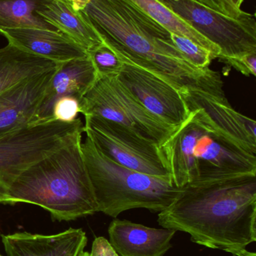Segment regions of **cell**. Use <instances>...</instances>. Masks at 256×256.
Returning <instances> with one entry per match:
<instances>
[{
    "label": "cell",
    "mask_w": 256,
    "mask_h": 256,
    "mask_svg": "<svg viewBox=\"0 0 256 256\" xmlns=\"http://www.w3.org/2000/svg\"><path fill=\"white\" fill-rule=\"evenodd\" d=\"M197 179L208 182L240 174H256V156L240 148L213 127L194 148Z\"/></svg>",
    "instance_id": "10"
},
{
    "label": "cell",
    "mask_w": 256,
    "mask_h": 256,
    "mask_svg": "<svg viewBox=\"0 0 256 256\" xmlns=\"http://www.w3.org/2000/svg\"><path fill=\"white\" fill-rule=\"evenodd\" d=\"M81 256H90V252H85V251H84Z\"/></svg>",
    "instance_id": "30"
},
{
    "label": "cell",
    "mask_w": 256,
    "mask_h": 256,
    "mask_svg": "<svg viewBox=\"0 0 256 256\" xmlns=\"http://www.w3.org/2000/svg\"><path fill=\"white\" fill-rule=\"evenodd\" d=\"M84 132L114 162L144 174L170 176L160 147L129 128L99 117L86 116Z\"/></svg>",
    "instance_id": "6"
},
{
    "label": "cell",
    "mask_w": 256,
    "mask_h": 256,
    "mask_svg": "<svg viewBox=\"0 0 256 256\" xmlns=\"http://www.w3.org/2000/svg\"><path fill=\"white\" fill-rule=\"evenodd\" d=\"M220 61L235 68L246 76L256 75V52L237 57L219 58Z\"/></svg>",
    "instance_id": "26"
},
{
    "label": "cell",
    "mask_w": 256,
    "mask_h": 256,
    "mask_svg": "<svg viewBox=\"0 0 256 256\" xmlns=\"http://www.w3.org/2000/svg\"><path fill=\"white\" fill-rule=\"evenodd\" d=\"M188 109H199L212 127L245 152L256 156V123L233 109L226 98H220L199 90L182 92Z\"/></svg>",
    "instance_id": "11"
},
{
    "label": "cell",
    "mask_w": 256,
    "mask_h": 256,
    "mask_svg": "<svg viewBox=\"0 0 256 256\" xmlns=\"http://www.w3.org/2000/svg\"><path fill=\"white\" fill-rule=\"evenodd\" d=\"M176 232L114 220L108 228V242L120 256H163L172 246L171 240Z\"/></svg>",
    "instance_id": "16"
},
{
    "label": "cell",
    "mask_w": 256,
    "mask_h": 256,
    "mask_svg": "<svg viewBox=\"0 0 256 256\" xmlns=\"http://www.w3.org/2000/svg\"><path fill=\"white\" fill-rule=\"evenodd\" d=\"M171 38L182 56L198 68H208L211 62L217 58L211 51L188 38L171 32Z\"/></svg>",
    "instance_id": "22"
},
{
    "label": "cell",
    "mask_w": 256,
    "mask_h": 256,
    "mask_svg": "<svg viewBox=\"0 0 256 256\" xmlns=\"http://www.w3.org/2000/svg\"><path fill=\"white\" fill-rule=\"evenodd\" d=\"M81 142L80 138L0 174V204H36L57 221L75 220L98 212Z\"/></svg>",
    "instance_id": "3"
},
{
    "label": "cell",
    "mask_w": 256,
    "mask_h": 256,
    "mask_svg": "<svg viewBox=\"0 0 256 256\" xmlns=\"http://www.w3.org/2000/svg\"><path fill=\"white\" fill-rule=\"evenodd\" d=\"M158 222L187 233L194 243L239 256L256 240V174L191 182L159 212Z\"/></svg>",
    "instance_id": "2"
},
{
    "label": "cell",
    "mask_w": 256,
    "mask_h": 256,
    "mask_svg": "<svg viewBox=\"0 0 256 256\" xmlns=\"http://www.w3.org/2000/svg\"><path fill=\"white\" fill-rule=\"evenodd\" d=\"M144 12L147 16L154 20L158 24L165 27L170 32L184 36L201 46L207 48L219 58L220 49L214 44L206 38L202 34L189 26L184 21L174 14L158 0H128Z\"/></svg>",
    "instance_id": "21"
},
{
    "label": "cell",
    "mask_w": 256,
    "mask_h": 256,
    "mask_svg": "<svg viewBox=\"0 0 256 256\" xmlns=\"http://www.w3.org/2000/svg\"><path fill=\"white\" fill-rule=\"evenodd\" d=\"M121 60L117 79L147 111L173 128L186 121L190 112L178 88L156 72Z\"/></svg>",
    "instance_id": "9"
},
{
    "label": "cell",
    "mask_w": 256,
    "mask_h": 256,
    "mask_svg": "<svg viewBox=\"0 0 256 256\" xmlns=\"http://www.w3.org/2000/svg\"><path fill=\"white\" fill-rule=\"evenodd\" d=\"M84 124L53 121L29 126L0 137V174L35 162L82 138Z\"/></svg>",
    "instance_id": "8"
},
{
    "label": "cell",
    "mask_w": 256,
    "mask_h": 256,
    "mask_svg": "<svg viewBox=\"0 0 256 256\" xmlns=\"http://www.w3.org/2000/svg\"><path fill=\"white\" fill-rule=\"evenodd\" d=\"M97 78V72L89 56L60 63L44 93L30 126L53 122V108L57 100L68 96L82 100Z\"/></svg>",
    "instance_id": "13"
},
{
    "label": "cell",
    "mask_w": 256,
    "mask_h": 256,
    "mask_svg": "<svg viewBox=\"0 0 256 256\" xmlns=\"http://www.w3.org/2000/svg\"><path fill=\"white\" fill-rule=\"evenodd\" d=\"M220 49L219 58L256 52L255 16L235 20L195 0H158Z\"/></svg>",
    "instance_id": "7"
},
{
    "label": "cell",
    "mask_w": 256,
    "mask_h": 256,
    "mask_svg": "<svg viewBox=\"0 0 256 256\" xmlns=\"http://www.w3.org/2000/svg\"><path fill=\"white\" fill-rule=\"evenodd\" d=\"M58 67L23 80L0 93V137L30 126Z\"/></svg>",
    "instance_id": "14"
},
{
    "label": "cell",
    "mask_w": 256,
    "mask_h": 256,
    "mask_svg": "<svg viewBox=\"0 0 256 256\" xmlns=\"http://www.w3.org/2000/svg\"><path fill=\"white\" fill-rule=\"evenodd\" d=\"M189 117L160 146L173 184L177 188L197 179L194 148L201 136L211 129V124L202 111L189 110Z\"/></svg>",
    "instance_id": "12"
},
{
    "label": "cell",
    "mask_w": 256,
    "mask_h": 256,
    "mask_svg": "<svg viewBox=\"0 0 256 256\" xmlns=\"http://www.w3.org/2000/svg\"><path fill=\"white\" fill-rule=\"evenodd\" d=\"M7 256H81L87 244L81 228L51 236L17 232L2 236Z\"/></svg>",
    "instance_id": "15"
},
{
    "label": "cell",
    "mask_w": 256,
    "mask_h": 256,
    "mask_svg": "<svg viewBox=\"0 0 256 256\" xmlns=\"http://www.w3.org/2000/svg\"><path fill=\"white\" fill-rule=\"evenodd\" d=\"M82 100L73 96H68L59 99L53 108L51 121L73 122L81 114Z\"/></svg>",
    "instance_id": "24"
},
{
    "label": "cell",
    "mask_w": 256,
    "mask_h": 256,
    "mask_svg": "<svg viewBox=\"0 0 256 256\" xmlns=\"http://www.w3.org/2000/svg\"><path fill=\"white\" fill-rule=\"evenodd\" d=\"M232 2L234 3V6L236 7L239 8H240V6H241L242 3H243V0H231Z\"/></svg>",
    "instance_id": "28"
},
{
    "label": "cell",
    "mask_w": 256,
    "mask_h": 256,
    "mask_svg": "<svg viewBox=\"0 0 256 256\" xmlns=\"http://www.w3.org/2000/svg\"><path fill=\"white\" fill-rule=\"evenodd\" d=\"M81 149L98 212L112 218L135 208L159 213L180 192L171 176L157 177L123 166L104 155L88 136L81 142Z\"/></svg>",
    "instance_id": "4"
},
{
    "label": "cell",
    "mask_w": 256,
    "mask_h": 256,
    "mask_svg": "<svg viewBox=\"0 0 256 256\" xmlns=\"http://www.w3.org/2000/svg\"><path fill=\"white\" fill-rule=\"evenodd\" d=\"M208 8L235 20L249 19L255 16L236 7L231 0H195Z\"/></svg>",
    "instance_id": "25"
},
{
    "label": "cell",
    "mask_w": 256,
    "mask_h": 256,
    "mask_svg": "<svg viewBox=\"0 0 256 256\" xmlns=\"http://www.w3.org/2000/svg\"><path fill=\"white\" fill-rule=\"evenodd\" d=\"M239 256H256L255 252H249L247 250H244L241 254Z\"/></svg>",
    "instance_id": "29"
},
{
    "label": "cell",
    "mask_w": 256,
    "mask_h": 256,
    "mask_svg": "<svg viewBox=\"0 0 256 256\" xmlns=\"http://www.w3.org/2000/svg\"><path fill=\"white\" fill-rule=\"evenodd\" d=\"M79 12L120 60L156 72L180 92L199 90L225 98L220 74L189 63L171 32L128 0H89Z\"/></svg>",
    "instance_id": "1"
},
{
    "label": "cell",
    "mask_w": 256,
    "mask_h": 256,
    "mask_svg": "<svg viewBox=\"0 0 256 256\" xmlns=\"http://www.w3.org/2000/svg\"><path fill=\"white\" fill-rule=\"evenodd\" d=\"M60 64L9 43L0 49V93L23 80L56 68Z\"/></svg>",
    "instance_id": "19"
},
{
    "label": "cell",
    "mask_w": 256,
    "mask_h": 256,
    "mask_svg": "<svg viewBox=\"0 0 256 256\" xmlns=\"http://www.w3.org/2000/svg\"><path fill=\"white\" fill-rule=\"evenodd\" d=\"M98 76H117L123 66L118 56L106 44L101 43L87 52Z\"/></svg>",
    "instance_id": "23"
},
{
    "label": "cell",
    "mask_w": 256,
    "mask_h": 256,
    "mask_svg": "<svg viewBox=\"0 0 256 256\" xmlns=\"http://www.w3.org/2000/svg\"><path fill=\"white\" fill-rule=\"evenodd\" d=\"M45 0H0V32L15 28H42L61 32L37 13Z\"/></svg>",
    "instance_id": "20"
},
{
    "label": "cell",
    "mask_w": 256,
    "mask_h": 256,
    "mask_svg": "<svg viewBox=\"0 0 256 256\" xmlns=\"http://www.w3.org/2000/svg\"><path fill=\"white\" fill-rule=\"evenodd\" d=\"M37 13L88 52L102 43L97 33L69 0H45Z\"/></svg>",
    "instance_id": "18"
},
{
    "label": "cell",
    "mask_w": 256,
    "mask_h": 256,
    "mask_svg": "<svg viewBox=\"0 0 256 256\" xmlns=\"http://www.w3.org/2000/svg\"><path fill=\"white\" fill-rule=\"evenodd\" d=\"M81 114L114 122L160 147L177 128L147 111L117 76H98L81 102Z\"/></svg>",
    "instance_id": "5"
},
{
    "label": "cell",
    "mask_w": 256,
    "mask_h": 256,
    "mask_svg": "<svg viewBox=\"0 0 256 256\" xmlns=\"http://www.w3.org/2000/svg\"><path fill=\"white\" fill-rule=\"evenodd\" d=\"M0 256H3L0 255Z\"/></svg>",
    "instance_id": "31"
},
{
    "label": "cell",
    "mask_w": 256,
    "mask_h": 256,
    "mask_svg": "<svg viewBox=\"0 0 256 256\" xmlns=\"http://www.w3.org/2000/svg\"><path fill=\"white\" fill-rule=\"evenodd\" d=\"M90 256H120L107 239L96 238L92 246Z\"/></svg>",
    "instance_id": "27"
},
{
    "label": "cell",
    "mask_w": 256,
    "mask_h": 256,
    "mask_svg": "<svg viewBox=\"0 0 256 256\" xmlns=\"http://www.w3.org/2000/svg\"><path fill=\"white\" fill-rule=\"evenodd\" d=\"M0 33L11 44L56 62L88 56L85 49L63 32L25 28L4 30Z\"/></svg>",
    "instance_id": "17"
}]
</instances>
